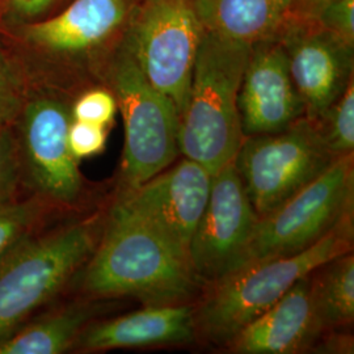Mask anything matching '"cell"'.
<instances>
[{
    "instance_id": "6da1fadb",
    "label": "cell",
    "mask_w": 354,
    "mask_h": 354,
    "mask_svg": "<svg viewBox=\"0 0 354 354\" xmlns=\"http://www.w3.org/2000/svg\"><path fill=\"white\" fill-rule=\"evenodd\" d=\"M138 0H70L32 24L0 30L30 86L76 96L102 84Z\"/></svg>"
},
{
    "instance_id": "7a4b0ae2",
    "label": "cell",
    "mask_w": 354,
    "mask_h": 354,
    "mask_svg": "<svg viewBox=\"0 0 354 354\" xmlns=\"http://www.w3.org/2000/svg\"><path fill=\"white\" fill-rule=\"evenodd\" d=\"M70 288L92 299L130 297L145 306L188 304L203 290L189 261L111 200L100 241Z\"/></svg>"
},
{
    "instance_id": "3957f363",
    "label": "cell",
    "mask_w": 354,
    "mask_h": 354,
    "mask_svg": "<svg viewBox=\"0 0 354 354\" xmlns=\"http://www.w3.org/2000/svg\"><path fill=\"white\" fill-rule=\"evenodd\" d=\"M106 207L51 223L0 264V340L70 288L100 241Z\"/></svg>"
},
{
    "instance_id": "277c9868",
    "label": "cell",
    "mask_w": 354,
    "mask_h": 354,
    "mask_svg": "<svg viewBox=\"0 0 354 354\" xmlns=\"http://www.w3.org/2000/svg\"><path fill=\"white\" fill-rule=\"evenodd\" d=\"M353 216L302 252L252 261L205 285L196 308L197 336L225 346L291 286L330 259L353 251Z\"/></svg>"
},
{
    "instance_id": "5b68a950",
    "label": "cell",
    "mask_w": 354,
    "mask_h": 354,
    "mask_svg": "<svg viewBox=\"0 0 354 354\" xmlns=\"http://www.w3.org/2000/svg\"><path fill=\"white\" fill-rule=\"evenodd\" d=\"M250 51V45L206 32L196 58L178 120V150L212 175L234 162L244 140L238 92Z\"/></svg>"
},
{
    "instance_id": "8992f818",
    "label": "cell",
    "mask_w": 354,
    "mask_h": 354,
    "mask_svg": "<svg viewBox=\"0 0 354 354\" xmlns=\"http://www.w3.org/2000/svg\"><path fill=\"white\" fill-rule=\"evenodd\" d=\"M74 97L61 89L30 86L13 124L23 193L46 203L62 218L97 207L92 203V185L68 146Z\"/></svg>"
},
{
    "instance_id": "52a82bcc",
    "label": "cell",
    "mask_w": 354,
    "mask_h": 354,
    "mask_svg": "<svg viewBox=\"0 0 354 354\" xmlns=\"http://www.w3.org/2000/svg\"><path fill=\"white\" fill-rule=\"evenodd\" d=\"M102 84L112 91L124 121L117 194L137 188L180 156V117L174 102L146 79L125 38L106 62Z\"/></svg>"
},
{
    "instance_id": "ba28073f",
    "label": "cell",
    "mask_w": 354,
    "mask_h": 354,
    "mask_svg": "<svg viewBox=\"0 0 354 354\" xmlns=\"http://www.w3.org/2000/svg\"><path fill=\"white\" fill-rule=\"evenodd\" d=\"M206 29L194 0H138L125 42L152 87L183 113Z\"/></svg>"
},
{
    "instance_id": "9c48e42d",
    "label": "cell",
    "mask_w": 354,
    "mask_h": 354,
    "mask_svg": "<svg viewBox=\"0 0 354 354\" xmlns=\"http://www.w3.org/2000/svg\"><path fill=\"white\" fill-rule=\"evenodd\" d=\"M336 159L319 121L304 115L279 133L244 137L234 165L261 218L313 183Z\"/></svg>"
},
{
    "instance_id": "30bf717a",
    "label": "cell",
    "mask_w": 354,
    "mask_h": 354,
    "mask_svg": "<svg viewBox=\"0 0 354 354\" xmlns=\"http://www.w3.org/2000/svg\"><path fill=\"white\" fill-rule=\"evenodd\" d=\"M353 155L336 159L286 203L259 218L241 266L302 252L353 216Z\"/></svg>"
},
{
    "instance_id": "8fae6325",
    "label": "cell",
    "mask_w": 354,
    "mask_h": 354,
    "mask_svg": "<svg viewBox=\"0 0 354 354\" xmlns=\"http://www.w3.org/2000/svg\"><path fill=\"white\" fill-rule=\"evenodd\" d=\"M212 174L203 165L178 156L137 188L113 194L112 200L189 261L190 241L206 207Z\"/></svg>"
},
{
    "instance_id": "7c38bea8",
    "label": "cell",
    "mask_w": 354,
    "mask_h": 354,
    "mask_svg": "<svg viewBox=\"0 0 354 354\" xmlns=\"http://www.w3.org/2000/svg\"><path fill=\"white\" fill-rule=\"evenodd\" d=\"M257 221L234 162L213 174L189 247L190 266L203 286L241 266Z\"/></svg>"
},
{
    "instance_id": "4fadbf2b",
    "label": "cell",
    "mask_w": 354,
    "mask_h": 354,
    "mask_svg": "<svg viewBox=\"0 0 354 354\" xmlns=\"http://www.w3.org/2000/svg\"><path fill=\"white\" fill-rule=\"evenodd\" d=\"M306 117L319 121L353 79L354 45L317 21L285 23L277 33Z\"/></svg>"
},
{
    "instance_id": "5bb4252c",
    "label": "cell",
    "mask_w": 354,
    "mask_h": 354,
    "mask_svg": "<svg viewBox=\"0 0 354 354\" xmlns=\"http://www.w3.org/2000/svg\"><path fill=\"white\" fill-rule=\"evenodd\" d=\"M238 109L244 137L279 133L306 115L288 54L277 36L251 46L238 92Z\"/></svg>"
},
{
    "instance_id": "9a60e30c",
    "label": "cell",
    "mask_w": 354,
    "mask_h": 354,
    "mask_svg": "<svg viewBox=\"0 0 354 354\" xmlns=\"http://www.w3.org/2000/svg\"><path fill=\"white\" fill-rule=\"evenodd\" d=\"M194 304L145 306L122 317L93 320L79 335L74 351L105 352L196 342Z\"/></svg>"
},
{
    "instance_id": "2e32d148",
    "label": "cell",
    "mask_w": 354,
    "mask_h": 354,
    "mask_svg": "<svg viewBox=\"0 0 354 354\" xmlns=\"http://www.w3.org/2000/svg\"><path fill=\"white\" fill-rule=\"evenodd\" d=\"M322 336L313 317L308 274L253 319L225 345L230 353L294 354L310 352Z\"/></svg>"
},
{
    "instance_id": "e0dca14e",
    "label": "cell",
    "mask_w": 354,
    "mask_h": 354,
    "mask_svg": "<svg viewBox=\"0 0 354 354\" xmlns=\"http://www.w3.org/2000/svg\"><path fill=\"white\" fill-rule=\"evenodd\" d=\"M109 299L80 297L39 311L0 340V354H61L74 349L83 329L113 306Z\"/></svg>"
},
{
    "instance_id": "ac0fdd59",
    "label": "cell",
    "mask_w": 354,
    "mask_h": 354,
    "mask_svg": "<svg viewBox=\"0 0 354 354\" xmlns=\"http://www.w3.org/2000/svg\"><path fill=\"white\" fill-rule=\"evenodd\" d=\"M206 32L252 46L277 36L290 0H194Z\"/></svg>"
},
{
    "instance_id": "d6986e66",
    "label": "cell",
    "mask_w": 354,
    "mask_h": 354,
    "mask_svg": "<svg viewBox=\"0 0 354 354\" xmlns=\"http://www.w3.org/2000/svg\"><path fill=\"white\" fill-rule=\"evenodd\" d=\"M313 317L323 335L353 326V251L342 253L308 273Z\"/></svg>"
},
{
    "instance_id": "ffe728a7",
    "label": "cell",
    "mask_w": 354,
    "mask_h": 354,
    "mask_svg": "<svg viewBox=\"0 0 354 354\" xmlns=\"http://www.w3.org/2000/svg\"><path fill=\"white\" fill-rule=\"evenodd\" d=\"M64 219L33 196H21L0 206V264L24 241Z\"/></svg>"
},
{
    "instance_id": "44dd1931",
    "label": "cell",
    "mask_w": 354,
    "mask_h": 354,
    "mask_svg": "<svg viewBox=\"0 0 354 354\" xmlns=\"http://www.w3.org/2000/svg\"><path fill=\"white\" fill-rule=\"evenodd\" d=\"M329 151L336 158L354 153V80L319 120Z\"/></svg>"
},
{
    "instance_id": "7402d4cb",
    "label": "cell",
    "mask_w": 354,
    "mask_h": 354,
    "mask_svg": "<svg viewBox=\"0 0 354 354\" xmlns=\"http://www.w3.org/2000/svg\"><path fill=\"white\" fill-rule=\"evenodd\" d=\"M30 83L0 36V125H13L26 104Z\"/></svg>"
},
{
    "instance_id": "603a6c76",
    "label": "cell",
    "mask_w": 354,
    "mask_h": 354,
    "mask_svg": "<svg viewBox=\"0 0 354 354\" xmlns=\"http://www.w3.org/2000/svg\"><path fill=\"white\" fill-rule=\"evenodd\" d=\"M117 112V102L112 91L102 84L83 89L71 104L73 120L102 127H109Z\"/></svg>"
},
{
    "instance_id": "cb8c5ba5",
    "label": "cell",
    "mask_w": 354,
    "mask_h": 354,
    "mask_svg": "<svg viewBox=\"0 0 354 354\" xmlns=\"http://www.w3.org/2000/svg\"><path fill=\"white\" fill-rule=\"evenodd\" d=\"M24 196L13 125H0V206Z\"/></svg>"
},
{
    "instance_id": "d4e9b609",
    "label": "cell",
    "mask_w": 354,
    "mask_h": 354,
    "mask_svg": "<svg viewBox=\"0 0 354 354\" xmlns=\"http://www.w3.org/2000/svg\"><path fill=\"white\" fill-rule=\"evenodd\" d=\"M66 3V0H6L0 12V30L44 20Z\"/></svg>"
},
{
    "instance_id": "484cf974",
    "label": "cell",
    "mask_w": 354,
    "mask_h": 354,
    "mask_svg": "<svg viewBox=\"0 0 354 354\" xmlns=\"http://www.w3.org/2000/svg\"><path fill=\"white\" fill-rule=\"evenodd\" d=\"M68 146L77 160L99 155L105 150L108 127L73 120L68 127Z\"/></svg>"
},
{
    "instance_id": "4316f807",
    "label": "cell",
    "mask_w": 354,
    "mask_h": 354,
    "mask_svg": "<svg viewBox=\"0 0 354 354\" xmlns=\"http://www.w3.org/2000/svg\"><path fill=\"white\" fill-rule=\"evenodd\" d=\"M317 23L342 41L354 45V0H335L322 12Z\"/></svg>"
},
{
    "instance_id": "83f0119b",
    "label": "cell",
    "mask_w": 354,
    "mask_h": 354,
    "mask_svg": "<svg viewBox=\"0 0 354 354\" xmlns=\"http://www.w3.org/2000/svg\"><path fill=\"white\" fill-rule=\"evenodd\" d=\"M332 1L335 0H290L285 23L317 21L319 16Z\"/></svg>"
},
{
    "instance_id": "f1b7e54d",
    "label": "cell",
    "mask_w": 354,
    "mask_h": 354,
    "mask_svg": "<svg viewBox=\"0 0 354 354\" xmlns=\"http://www.w3.org/2000/svg\"><path fill=\"white\" fill-rule=\"evenodd\" d=\"M313 352L319 353H353V336L342 330L324 332L313 345Z\"/></svg>"
},
{
    "instance_id": "f546056e",
    "label": "cell",
    "mask_w": 354,
    "mask_h": 354,
    "mask_svg": "<svg viewBox=\"0 0 354 354\" xmlns=\"http://www.w3.org/2000/svg\"><path fill=\"white\" fill-rule=\"evenodd\" d=\"M4 1H6V0H0V12H1V8H3V6H4Z\"/></svg>"
}]
</instances>
